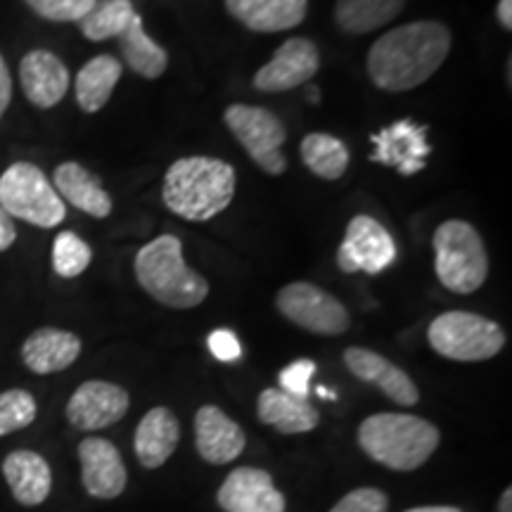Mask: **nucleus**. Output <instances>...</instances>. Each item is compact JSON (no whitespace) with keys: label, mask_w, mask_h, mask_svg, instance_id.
<instances>
[{"label":"nucleus","mask_w":512,"mask_h":512,"mask_svg":"<svg viewBox=\"0 0 512 512\" xmlns=\"http://www.w3.org/2000/svg\"><path fill=\"white\" fill-rule=\"evenodd\" d=\"M91 259L93 249L72 230H64L55 238L53 268L60 278H76V275H81L91 266Z\"/></svg>","instance_id":"30"},{"label":"nucleus","mask_w":512,"mask_h":512,"mask_svg":"<svg viewBox=\"0 0 512 512\" xmlns=\"http://www.w3.org/2000/svg\"><path fill=\"white\" fill-rule=\"evenodd\" d=\"M119 48L124 53V62L143 79H159L169 67V55L159 43L145 34L143 17L136 15L128 29L119 36Z\"/></svg>","instance_id":"27"},{"label":"nucleus","mask_w":512,"mask_h":512,"mask_svg":"<svg viewBox=\"0 0 512 512\" xmlns=\"http://www.w3.org/2000/svg\"><path fill=\"white\" fill-rule=\"evenodd\" d=\"M15 240H17L15 221H12V216H8L3 209H0V252L10 249L15 245Z\"/></svg>","instance_id":"37"},{"label":"nucleus","mask_w":512,"mask_h":512,"mask_svg":"<svg viewBox=\"0 0 512 512\" xmlns=\"http://www.w3.org/2000/svg\"><path fill=\"white\" fill-rule=\"evenodd\" d=\"M81 356V339L74 332L41 328L31 332L22 347V361L31 373L53 375L67 370Z\"/></svg>","instance_id":"21"},{"label":"nucleus","mask_w":512,"mask_h":512,"mask_svg":"<svg viewBox=\"0 0 512 512\" xmlns=\"http://www.w3.org/2000/svg\"><path fill=\"white\" fill-rule=\"evenodd\" d=\"M406 0H337L335 22L344 34L363 36L394 22Z\"/></svg>","instance_id":"26"},{"label":"nucleus","mask_w":512,"mask_h":512,"mask_svg":"<svg viewBox=\"0 0 512 512\" xmlns=\"http://www.w3.org/2000/svg\"><path fill=\"white\" fill-rule=\"evenodd\" d=\"M344 366L361 382L375 384L387 399L399 403V406L411 408L420 401V389L415 387V382L408 377V373H403L399 366H394L392 361H387L377 351L349 347L344 351Z\"/></svg>","instance_id":"16"},{"label":"nucleus","mask_w":512,"mask_h":512,"mask_svg":"<svg viewBox=\"0 0 512 512\" xmlns=\"http://www.w3.org/2000/svg\"><path fill=\"white\" fill-rule=\"evenodd\" d=\"M209 344V351L211 356L219 358L223 363H230V361H238L240 354H242V347H240V339L235 332L230 330H214L207 339Z\"/></svg>","instance_id":"35"},{"label":"nucleus","mask_w":512,"mask_h":512,"mask_svg":"<svg viewBox=\"0 0 512 512\" xmlns=\"http://www.w3.org/2000/svg\"><path fill=\"white\" fill-rule=\"evenodd\" d=\"M178 439H181V427H178L174 411L164 406L147 411L136 430V441H133L140 465L147 470L162 467L176 451Z\"/></svg>","instance_id":"23"},{"label":"nucleus","mask_w":512,"mask_h":512,"mask_svg":"<svg viewBox=\"0 0 512 512\" xmlns=\"http://www.w3.org/2000/svg\"><path fill=\"white\" fill-rule=\"evenodd\" d=\"M19 81L31 105L50 110L69 91V69L50 50H31L19 62Z\"/></svg>","instance_id":"17"},{"label":"nucleus","mask_w":512,"mask_h":512,"mask_svg":"<svg viewBox=\"0 0 512 512\" xmlns=\"http://www.w3.org/2000/svg\"><path fill=\"white\" fill-rule=\"evenodd\" d=\"M375 152L370 162L394 166L401 176H415L425 169V159L430 157L432 147L427 143V126L413 124L411 119L394 121L384 126L380 133L370 136Z\"/></svg>","instance_id":"13"},{"label":"nucleus","mask_w":512,"mask_h":512,"mask_svg":"<svg viewBox=\"0 0 512 512\" xmlns=\"http://www.w3.org/2000/svg\"><path fill=\"white\" fill-rule=\"evenodd\" d=\"M3 475L15 501L27 508L41 505L53 489V472L48 460L34 451H12L3 460Z\"/></svg>","instance_id":"22"},{"label":"nucleus","mask_w":512,"mask_h":512,"mask_svg":"<svg viewBox=\"0 0 512 512\" xmlns=\"http://www.w3.org/2000/svg\"><path fill=\"white\" fill-rule=\"evenodd\" d=\"M138 12L131 0H98L79 22V31L88 41H107L119 38L128 29Z\"/></svg>","instance_id":"29"},{"label":"nucleus","mask_w":512,"mask_h":512,"mask_svg":"<svg viewBox=\"0 0 512 512\" xmlns=\"http://www.w3.org/2000/svg\"><path fill=\"white\" fill-rule=\"evenodd\" d=\"M406 512H463V510L451 508V505H425V508H413Z\"/></svg>","instance_id":"39"},{"label":"nucleus","mask_w":512,"mask_h":512,"mask_svg":"<svg viewBox=\"0 0 512 512\" xmlns=\"http://www.w3.org/2000/svg\"><path fill=\"white\" fill-rule=\"evenodd\" d=\"M441 434L432 422L408 413H377L358 427V444L370 458L396 472H413L432 458Z\"/></svg>","instance_id":"3"},{"label":"nucleus","mask_w":512,"mask_h":512,"mask_svg":"<svg viewBox=\"0 0 512 512\" xmlns=\"http://www.w3.org/2000/svg\"><path fill=\"white\" fill-rule=\"evenodd\" d=\"M0 209L38 228L60 226L67 216L62 197L36 164L17 162L0 176Z\"/></svg>","instance_id":"7"},{"label":"nucleus","mask_w":512,"mask_h":512,"mask_svg":"<svg viewBox=\"0 0 512 512\" xmlns=\"http://www.w3.org/2000/svg\"><path fill=\"white\" fill-rule=\"evenodd\" d=\"M247 437L238 422L228 418L221 408L202 406L195 413V446L211 465L233 463L245 451Z\"/></svg>","instance_id":"18"},{"label":"nucleus","mask_w":512,"mask_h":512,"mask_svg":"<svg viewBox=\"0 0 512 512\" xmlns=\"http://www.w3.org/2000/svg\"><path fill=\"white\" fill-rule=\"evenodd\" d=\"M496 17H498V24H501L505 31L512 29V0H498Z\"/></svg>","instance_id":"38"},{"label":"nucleus","mask_w":512,"mask_h":512,"mask_svg":"<svg viewBox=\"0 0 512 512\" xmlns=\"http://www.w3.org/2000/svg\"><path fill=\"white\" fill-rule=\"evenodd\" d=\"M434 271L448 292L472 294L489 278V254L479 230L463 219L444 221L434 230Z\"/></svg>","instance_id":"5"},{"label":"nucleus","mask_w":512,"mask_h":512,"mask_svg":"<svg viewBox=\"0 0 512 512\" xmlns=\"http://www.w3.org/2000/svg\"><path fill=\"white\" fill-rule=\"evenodd\" d=\"M320 55L316 43L304 36L287 38L275 50L271 62H266L254 74V88L261 93H285L304 86L318 74Z\"/></svg>","instance_id":"11"},{"label":"nucleus","mask_w":512,"mask_h":512,"mask_svg":"<svg viewBox=\"0 0 512 512\" xmlns=\"http://www.w3.org/2000/svg\"><path fill=\"white\" fill-rule=\"evenodd\" d=\"M12 100V79H10V69L5 64L3 55H0V119H3L5 110L10 107Z\"/></svg>","instance_id":"36"},{"label":"nucleus","mask_w":512,"mask_h":512,"mask_svg":"<svg viewBox=\"0 0 512 512\" xmlns=\"http://www.w3.org/2000/svg\"><path fill=\"white\" fill-rule=\"evenodd\" d=\"M275 306L290 323L313 332V335L337 337L344 335L351 325L347 306L330 292H325L323 287L306 283V280L285 285L275 294Z\"/></svg>","instance_id":"9"},{"label":"nucleus","mask_w":512,"mask_h":512,"mask_svg":"<svg viewBox=\"0 0 512 512\" xmlns=\"http://www.w3.org/2000/svg\"><path fill=\"white\" fill-rule=\"evenodd\" d=\"M121 62L112 55H98L86 62L76 74V102L86 114L100 112L112 98L114 88L121 79Z\"/></svg>","instance_id":"25"},{"label":"nucleus","mask_w":512,"mask_h":512,"mask_svg":"<svg viewBox=\"0 0 512 512\" xmlns=\"http://www.w3.org/2000/svg\"><path fill=\"white\" fill-rule=\"evenodd\" d=\"M223 121L261 171L271 176L285 174L287 157L283 145L287 128L271 110L254 105H230L223 114Z\"/></svg>","instance_id":"8"},{"label":"nucleus","mask_w":512,"mask_h":512,"mask_svg":"<svg viewBox=\"0 0 512 512\" xmlns=\"http://www.w3.org/2000/svg\"><path fill=\"white\" fill-rule=\"evenodd\" d=\"M451 53V29L434 19L396 27L368 53V76L380 91L406 93L439 72Z\"/></svg>","instance_id":"1"},{"label":"nucleus","mask_w":512,"mask_h":512,"mask_svg":"<svg viewBox=\"0 0 512 512\" xmlns=\"http://www.w3.org/2000/svg\"><path fill=\"white\" fill-rule=\"evenodd\" d=\"M219 505L226 512H285V496L275 489L268 472L238 467L219 489Z\"/></svg>","instance_id":"14"},{"label":"nucleus","mask_w":512,"mask_h":512,"mask_svg":"<svg viewBox=\"0 0 512 512\" xmlns=\"http://www.w3.org/2000/svg\"><path fill=\"white\" fill-rule=\"evenodd\" d=\"M81 479L86 491L102 501H110L124 494L126 489V465L121 453L112 441L100 437H88L79 444Z\"/></svg>","instance_id":"15"},{"label":"nucleus","mask_w":512,"mask_h":512,"mask_svg":"<svg viewBox=\"0 0 512 512\" xmlns=\"http://www.w3.org/2000/svg\"><path fill=\"white\" fill-rule=\"evenodd\" d=\"M299 152L306 169L323 181H339L351 162L347 145L330 133H309L299 145Z\"/></svg>","instance_id":"28"},{"label":"nucleus","mask_w":512,"mask_h":512,"mask_svg":"<svg viewBox=\"0 0 512 512\" xmlns=\"http://www.w3.org/2000/svg\"><path fill=\"white\" fill-rule=\"evenodd\" d=\"M138 285L169 309H195L209 294V283L183 259V242L164 233L140 247L136 256Z\"/></svg>","instance_id":"4"},{"label":"nucleus","mask_w":512,"mask_h":512,"mask_svg":"<svg viewBox=\"0 0 512 512\" xmlns=\"http://www.w3.org/2000/svg\"><path fill=\"white\" fill-rule=\"evenodd\" d=\"M387 508L389 498L380 489L363 486V489H356L344 496L330 512H387Z\"/></svg>","instance_id":"34"},{"label":"nucleus","mask_w":512,"mask_h":512,"mask_svg":"<svg viewBox=\"0 0 512 512\" xmlns=\"http://www.w3.org/2000/svg\"><path fill=\"white\" fill-rule=\"evenodd\" d=\"M313 373H316V363L309 361V358H299V361H294L287 368H283V373L278 377L280 389L287 394L309 399V392H311L309 384H311Z\"/></svg>","instance_id":"33"},{"label":"nucleus","mask_w":512,"mask_h":512,"mask_svg":"<svg viewBox=\"0 0 512 512\" xmlns=\"http://www.w3.org/2000/svg\"><path fill=\"white\" fill-rule=\"evenodd\" d=\"M498 512H512V489L503 491L501 503H498Z\"/></svg>","instance_id":"40"},{"label":"nucleus","mask_w":512,"mask_h":512,"mask_svg":"<svg viewBox=\"0 0 512 512\" xmlns=\"http://www.w3.org/2000/svg\"><path fill=\"white\" fill-rule=\"evenodd\" d=\"M53 188L64 202L72 207L81 209L83 214L93 216V219H107L112 214V197L110 192L102 188V181L86 166L79 162H64L55 169Z\"/></svg>","instance_id":"20"},{"label":"nucleus","mask_w":512,"mask_h":512,"mask_svg":"<svg viewBox=\"0 0 512 512\" xmlns=\"http://www.w3.org/2000/svg\"><path fill=\"white\" fill-rule=\"evenodd\" d=\"M394 259V238L380 221L368 214H358L349 221L342 245L337 249L339 271L377 275L387 271Z\"/></svg>","instance_id":"10"},{"label":"nucleus","mask_w":512,"mask_h":512,"mask_svg":"<svg viewBox=\"0 0 512 512\" xmlns=\"http://www.w3.org/2000/svg\"><path fill=\"white\" fill-rule=\"evenodd\" d=\"M230 17L256 34H278L299 27L309 12V0H223Z\"/></svg>","instance_id":"19"},{"label":"nucleus","mask_w":512,"mask_h":512,"mask_svg":"<svg viewBox=\"0 0 512 512\" xmlns=\"http://www.w3.org/2000/svg\"><path fill=\"white\" fill-rule=\"evenodd\" d=\"M235 185H238L235 169L223 159L183 157L176 159L166 171L162 200L178 219L204 223L230 207Z\"/></svg>","instance_id":"2"},{"label":"nucleus","mask_w":512,"mask_h":512,"mask_svg":"<svg viewBox=\"0 0 512 512\" xmlns=\"http://www.w3.org/2000/svg\"><path fill=\"white\" fill-rule=\"evenodd\" d=\"M316 392H318V396H320V399H335V394H330V392H328V389H325V387H318V389H316Z\"/></svg>","instance_id":"41"},{"label":"nucleus","mask_w":512,"mask_h":512,"mask_svg":"<svg viewBox=\"0 0 512 512\" xmlns=\"http://www.w3.org/2000/svg\"><path fill=\"white\" fill-rule=\"evenodd\" d=\"M131 399L119 384L105 380L83 382L67 403V420L81 432H98L128 413Z\"/></svg>","instance_id":"12"},{"label":"nucleus","mask_w":512,"mask_h":512,"mask_svg":"<svg viewBox=\"0 0 512 512\" xmlns=\"http://www.w3.org/2000/svg\"><path fill=\"white\" fill-rule=\"evenodd\" d=\"M256 413L264 425L283 434H304L316 430L320 415L309 399L287 394L283 389H264L256 401Z\"/></svg>","instance_id":"24"},{"label":"nucleus","mask_w":512,"mask_h":512,"mask_svg":"<svg viewBox=\"0 0 512 512\" xmlns=\"http://www.w3.org/2000/svg\"><path fill=\"white\" fill-rule=\"evenodd\" d=\"M430 347L448 361H489L505 347V332L491 318L472 311H446L427 330Z\"/></svg>","instance_id":"6"},{"label":"nucleus","mask_w":512,"mask_h":512,"mask_svg":"<svg viewBox=\"0 0 512 512\" xmlns=\"http://www.w3.org/2000/svg\"><path fill=\"white\" fill-rule=\"evenodd\" d=\"M24 3L48 22H79L98 0H24Z\"/></svg>","instance_id":"32"},{"label":"nucleus","mask_w":512,"mask_h":512,"mask_svg":"<svg viewBox=\"0 0 512 512\" xmlns=\"http://www.w3.org/2000/svg\"><path fill=\"white\" fill-rule=\"evenodd\" d=\"M36 399L24 389H10L0 394V437L19 432L36 420Z\"/></svg>","instance_id":"31"},{"label":"nucleus","mask_w":512,"mask_h":512,"mask_svg":"<svg viewBox=\"0 0 512 512\" xmlns=\"http://www.w3.org/2000/svg\"><path fill=\"white\" fill-rule=\"evenodd\" d=\"M318 98H320L318 91H309V100H316L318 102Z\"/></svg>","instance_id":"42"}]
</instances>
